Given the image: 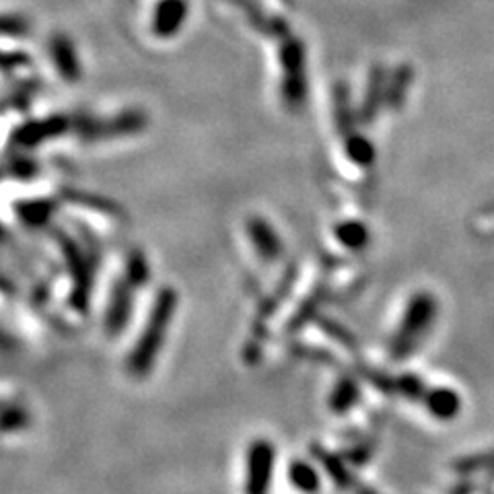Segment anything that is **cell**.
Listing matches in <instances>:
<instances>
[{
    "label": "cell",
    "instance_id": "6da1fadb",
    "mask_svg": "<svg viewBox=\"0 0 494 494\" xmlns=\"http://www.w3.org/2000/svg\"><path fill=\"white\" fill-rule=\"evenodd\" d=\"M173 309H176V295H173L171 290H163L157 299L155 308L151 311V317L147 325H144V332L141 340H138L134 354H130V371L143 375L152 367V360H155L167 334V328H169L171 324Z\"/></svg>",
    "mask_w": 494,
    "mask_h": 494
},
{
    "label": "cell",
    "instance_id": "7a4b0ae2",
    "mask_svg": "<svg viewBox=\"0 0 494 494\" xmlns=\"http://www.w3.org/2000/svg\"><path fill=\"white\" fill-rule=\"evenodd\" d=\"M274 451L268 441H256L247 455V494H266L273 478Z\"/></svg>",
    "mask_w": 494,
    "mask_h": 494
}]
</instances>
